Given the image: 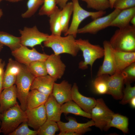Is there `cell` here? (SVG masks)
<instances>
[{"mask_svg":"<svg viewBox=\"0 0 135 135\" xmlns=\"http://www.w3.org/2000/svg\"><path fill=\"white\" fill-rule=\"evenodd\" d=\"M4 73L0 75V96L2 90V78Z\"/></svg>","mask_w":135,"mask_h":135,"instance_id":"cell-42","label":"cell"},{"mask_svg":"<svg viewBox=\"0 0 135 135\" xmlns=\"http://www.w3.org/2000/svg\"><path fill=\"white\" fill-rule=\"evenodd\" d=\"M2 0H0V2L2 1ZM3 12L2 10L0 9V19L3 15Z\"/></svg>","mask_w":135,"mask_h":135,"instance_id":"cell-47","label":"cell"},{"mask_svg":"<svg viewBox=\"0 0 135 135\" xmlns=\"http://www.w3.org/2000/svg\"><path fill=\"white\" fill-rule=\"evenodd\" d=\"M26 121L21 124L9 135H36L37 130L30 129Z\"/></svg>","mask_w":135,"mask_h":135,"instance_id":"cell-36","label":"cell"},{"mask_svg":"<svg viewBox=\"0 0 135 135\" xmlns=\"http://www.w3.org/2000/svg\"><path fill=\"white\" fill-rule=\"evenodd\" d=\"M110 3V8H113V6L114 2L116 0H108Z\"/></svg>","mask_w":135,"mask_h":135,"instance_id":"cell-45","label":"cell"},{"mask_svg":"<svg viewBox=\"0 0 135 135\" xmlns=\"http://www.w3.org/2000/svg\"><path fill=\"white\" fill-rule=\"evenodd\" d=\"M45 63L48 75L56 80L61 78L64 73L66 66L60 55L54 54L49 55Z\"/></svg>","mask_w":135,"mask_h":135,"instance_id":"cell-14","label":"cell"},{"mask_svg":"<svg viewBox=\"0 0 135 135\" xmlns=\"http://www.w3.org/2000/svg\"><path fill=\"white\" fill-rule=\"evenodd\" d=\"M58 135H79L78 134L70 131L60 132Z\"/></svg>","mask_w":135,"mask_h":135,"instance_id":"cell-41","label":"cell"},{"mask_svg":"<svg viewBox=\"0 0 135 135\" xmlns=\"http://www.w3.org/2000/svg\"><path fill=\"white\" fill-rule=\"evenodd\" d=\"M75 38L71 35L63 37L51 34L44 44L45 47L51 48L56 55L66 53L75 56L80 50Z\"/></svg>","mask_w":135,"mask_h":135,"instance_id":"cell-1","label":"cell"},{"mask_svg":"<svg viewBox=\"0 0 135 135\" xmlns=\"http://www.w3.org/2000/svg\"><path fill=\"white\" fill-rule=\"evenodd\" d=\"M19 31L21 35V44L32 48L41 45L46 40L49 35L40 31L36 26L31 28L25 27L23 30H20Z\"/></svg>","mask_w":135,"mask_h":135,"instance_id":"cell-10","label":"cell"},{"mask_svg":"<svg viewBox=\"0 0 135 135\" xmlns=\"http://www.w3.org/2000/svg\"><path fill=\"white\" fill-rule=\"evenodd\" d=\"M103 46L104 50V60L98 72L97 76L104 74L112 75L116 72L114 50L109 41H104Z\"/></svg>","mask_w":135,"mask_h":135,"instance_id":"cell-11","label":"cell"},{"mask_svg":"<svg viewBox=\"0 0 135 135\" xmlns=\"http://www.w3.org/2000/svg\"><path fill=\"white\" fill-rule=\"evenodd\" d=\"M0 133L9 135L21 124L26 122L25 111L18 103L16 105L0 113Z\"/></svg>","mask_w":135,"mask_h":135,"instance_id":"cell-3","label":"cell"},{"mask_svg":"<svg viewBox=\"0 0 135 135\" xmlns=\"http://www.w3.org/2000/svg\"><path fill=\"white\" fill-rule=\"evenodd\" d=\"M71 96L72 100L83 110L91 114L96 103V100L94 98L82 95L79 92L78 87L76 83H74L72 86Z\"/></svg>","mask_w":135,"mask_h":135,"instance_id":"cell-17","label":"cell"},{"mask_svg":"<svg viewBox=\"0 0 135 135\" xmlns=\"http://www.w3.org/2000/svg\"><path fill=\"white\" fill-rule=\"evenodd\" d=\"M0 43L8 46L12 51L17 48L21 45L20 37L2 31H0Z\"/></svg>","mask_w":135,"mask_h":135,"instance_id":"cell-29","label":"cell"},{"mask_svg":"<svg viewBox=\"0 0 135 135\" xmlns=\"http://www.w3.org/2000/svg\"><path fill=\"white\" fill-rule=\"evenodd\" d=\"M6 1L12 2H17L23 0H5Z\"/></svg>","mask_w":135,"mask_h":135,"instance_id":"cell-46","label":"cell"},{"mask_svg":"<svg viewBox=\"0 0 135 135\" xmlns=\"http://www.w3.org/2000/svg\"><path fill=\"white\" fill-rule=\"evenodd\" d=\"M135 7V0H116L113 8L122 10Z\"/></svg>","mask_w":135,"mask_h":135,"instance_id":"cell-39","label":"cell"},{"mask_svg":"<svg viewBox=\"0 0 135 135\" xmlns=\"http://www.w3.org/2000/svg\"><path fill=\"white\" fill-rule=\"evenodd\" d=\"M73 5L72 17V22L65 36L72 35L76 38L78 34L79 26L84 20L90 17L94 20L102 16L106 13V11L89 12L83 8L80 5L78 0H72Z\"/></svg>","mask_w":135,"mask_h":135,"instance_id":"cell-6","label":"cell"},{"mask_svg":"<svg viewBox=\"0 0 135 135\" xmlns=\"http://www.w3.org/2000/svg\"><path fill=\"white\" fill-rule=\"evenodd\" d=\"M135 16V7L122 10L112 21L110 26L118 28L126 27L129 25L132 18Z\"/></svg>","mask_w":135,"mask_h":135,"instance_id":"cell-23","label":"cell"},{"mask_svg":"<svg viewBox=\"0 0 135 135\" xmlns=\"http://www.w3.org/2000/svg\"><path fill=\"white\" fill-rule=\"evenodd\" d=\"M130 83H125L126 87L124 91V95L120 102L122 104L129 103L130 100L135 97V86H132Z\"/></svg>","mask_w":135,"mask_h":135,"instance_id":"cell-37","label":"cell"},{"mask_svg":"<svg viewBox=\"0 0 135 135\" xmlns=\"http://www.w3.org/2000/svg\"><path fill=\"white\" fill-rule=\"evenodd\" d=\"M67 118L68 120L67 122L60 121L57 122L60 132L70 131L81 135L90 130V127L95 126L92 120L86 123H80L72 117L69 116Z\"/></svg>","mask_w":135,"mask_h":135,"instance_id":"cell-13","label":"cell"},{"mask_svg":"<svg viewBox=\"0 0 135 135\" xmlns=\"http://www.w3.org/2000/svg\"><path fill=\"white\" fill-rule=\"evenodd\" d=\"M47 120L56 122L60 120L62 113L61 105L56 100L52 93L48 96L44 104Z\"/></svg>","mask_w":135,"mask_h":135,"instance_id":"cell-21","label":"cell"},{"mask_svg":"<svg viewBox=\"0 0 135 135\" xmlns=\"http://www.w3.org/2000/svg\"><path fill=\"white\" fill-rule=\"evenodd\" d=\"M124 76V83H130L135 79V62L124 68L122 72Z\"/></svg>","mask_w":135,"mask_h":135,"instance_id":"cell-38","label":"cell"},{"mask_svg":"<svg viewBox=\"0 0 135 135\" xmlns=\"http://www.w3.org/2000/svg\"><path fill=\"white\" fill-rule=\"evenodd\" d=\"M26 66L30 72L35 77L44 76L48 74L45 61H34Z\"/></svg>","mask_w":135,"mask_h":135,"instance_id":"cell-31","label":"cell"},{"mask_svg":"<svg viewBox=\"0 0 135 135\" xmlns=\"http://www.w3.org/2000/svg\"><path fill=\"white\" fill-rule=\"evenodd\" d=\"M76 42L80 50L82 52L84 59L79 64L80 68L86 69L88 65L92 68L96 60L103 57L104 49L100 45L92 44L88 40L79 38L76 40Z\"/></svg>","mask_w":135,"mask_h":135,"instance_id":"cell-5","label":"cell"},{"mask_svg":"<svg viewBox=\"0 0 135 135\" xmlns=\"http://www.w3.org/2000/svg\"><path fill=\"white\" fill-rule=\"evenodd\" d=\"M44 0H28L27 3V10L22 14L24 18H29L33 15L40 7L43 4Z\"/></svg>","mask_w":135,"mask_h":135,"instance_id":"cell-34","label":"cell"},{"mask_svg":"<svg viewBox=\"0 0 135 135\" xmlns=\"http://www.w3.org/2000/svg\"><path fill=\"white\" fill-rule=\"evenodd\" d=\"M72 87L71 84L65 80L60 83L55 82L52 94L58 102L62 105L66 102L72 100Z\"/></svg>","mask_w":135,"mask_h":135,"instance_id":"cell-16","label":"cell"},{"mask_svg":"<svg viewBox=\"0 0 135 135\" xmlns=\"http://www.w3.org/2000/svg\"><path fill=\"white\" fill-rule=\"evenodd\" d=\"M114 114L107 106L103 99L100 98L96 100L95 105L92 109L91 118L95 126L102 130L109 123Z\"/></svg>","mask_w":135,"mask_h":135,"instance_id":"cell-7","label":"cell"},{"mask_svg":"<svg viewBox=\"0 0 135 135\" xmlns=\"http://www.w3.org/2000/svg\"><path fill=\"white\" fill-rule=\"evenodd\" d=\"M4 46V45L0 43V52L2 48Z\"/></svg>","mask_w":135,"mask_h":135,"instance_id":"cell-48","label":"cell"},{"mask_svg":"<svg viewBox=\"0 0 135 135\" xmlns=\"http://www.w3.org/2000/svg\"><path fill=\"white\" fill-rule=\"evenodd\" d=\"M108 74L97 76L93 82V86L96 92L100 94H107L108 90L107 77Z\"/></svg>","mask_w":135,"mask_h":135,"instance_id":"cell-32","label":"cell"},{"mask_svg":"<svg viewBox=\"0 0 135 135\" xmlns=\"http://www.w3.org/2000/svg\"><path fill=\"white\" fill-rule=\"evenodd\" d=\"M59 130L57 122L47 120L37 131V135H54Z\"/></svg>","mask_w":135,"mask_h":135,"instance_id":"cell-30","label":"cell"},{"mask_svg":"<svg viewBox=\"0 0 135 135\" xmlns=\"http://www.w3.org/2000/svg\"><path fill=\"white\" fill-rule=\"evenodd\" d=\"M1 120H0V126H1Z\"/></svg>","mask_w":135,"mask_h":135,"instance_id":"cell-49","label":"cell"},{"mask_svg":"<svg viewBox=\"0 0 135 135\" xmlns=\"http://www.w3.org/2000/svg\"><path fill=\"white\" fill-rule=\"evenodd\" d=\"M129 102L132 108H135V97L132 98Z\"/></svg>","mask_w":135,"mask_h":135,"instance_id":"cell-43","label":"cell"},{"mask_svg":"<svg viewBox=\"0 0 135 135\" xmlns=\"http://www.w3.org/2000/svg\"><path fill=\"white\" fill-rule=\"evenodd\" d=\"M86 2L87 7L96 11H104L110 8L108 0H80Z\"/></svg>","mask_w":135,"mask_h":135,"instance_id":"cell-33","label":"cell"},{"mask_svg":"<svg viewBox=\"0 0 135 135\" xmlns=\"http://www.w3.org/2000/svg\"><path fill=\"white\" fill-rule=\"evenodd\" d=\"M25 111L28 124L34 130H37L47 120L44 104Z\"/></svg>","mask_w":135,"mask_h":135,"instance_id":"cell-12","label":"cell"},{"mask_svg":"<svg viewBox=\"0 0 135 135\" xmlns=\"http://www.w3.org/2000/svg\"><path fill=\"white\" fill-rule=\"evenodd\" d=\"M56 5V0H44L38 14L40 16L46 15L49 16L55 10L57 6Z\"/></svg>","mask_w":135,"mask_h":135,"instance_id":"cell-35","label":"cell"},{"mask_svg":"<svg viewBox=\"0 0 135 135\" xmlns=\"http://www.w3.org/2000/svg\"><path fill=\"white\" fill-rule=\"evenodd\" d=\"M49 96L36 90H31L27 101V109H30L44 104Z\"/></svg>","mask_w":135,"mask_h":135,"instance_id":"cell-24","label":"cell"},{"mask_svg":"<svg viewBox=\"0 0 135 135\" xmlns=\"http://www.w3.org/2000/svg\"><path fill=\"white\" fill-rule=\"evenodd\" d=\"M21 64L17 61L10 58L2 78V90L10 87L15 84L16 77L20 69Z\"/></svg>","mask_w":135,"mask_h":135,"instance_id":"cell-18","label":"cell"},{"mask_svg":"<svg viewBox=\"0 0 135 135\" xmlns=\"http://www.w3.org/2000/svg\"><path fill=\"white\" fill-rule=\"evenodd\" d=\"M73 5L72 2H67L61 9L60 21L62 33L64 34L69 28V24L72 14Z\"/></svg>","mask_w":135,"mask_h":135,"instance_id":"cell-27","label":"cell"},{"mask_svg":"<svg viewBox=\"0 0 135 135\" xmlns=\"http://www.w3.org/2000/svg\"><path fill=\"white\" fill-rule=\"evenodd\" d=\"M56 80L48 74L36 77L32 83L30 90H36L49 96L52 93L54 84Z\"/></svg>","mask_w":135,"mask_h":135,"instance_id":"cell-20","label":"cell"},{"mask_svg":"<svg viewBox=\"0 0 135 135\" xmlns=\"http://www.w3.org/2000/svg\"><path fill=\"white\" fill-rule=\"evenodd\" d=\"M68 0H56L57 5L62 9L67 3Z\"/></svg>","mask_w":135,"mask_h":135,"instance_id":"cell-40","label":"cell"},{"mask_svg":"<svg viewBox=\"0 0 135 135\" xmlns=\"http://www.w3.org/2000/svg\"><path fill=\"white\" fill-rule=\"evenodd\" d=\"M109 41L115 50L135 52V26L130 25L118 28L115 31Z\"/></svg>","mask_w":135,"mask_h":135,"instance_id":"cell-2","label":"cell"},{"mask_svg":"<svg viewBox=\"0 0 135 135\" xmlns=\"http://www.w3.org/2000/svg\"><path fill=\"white\" fill-rule=\"evenodd\" d=\"M61 111L66 114L71 113L89 118H91V114L83 110L72 100L65 103L61 105Z\"/></svg>","mask_w":135,"mask_h":135,"instance_id":"cell-26","label":"cell"},{"mask_svg":"<svg viewBox=\"0 0 135 135\" xmlns=\"http://www.w3.org/2000/svg\"><path fill=\"white\" fill-rule=\"evenodd\" d=\"M121 10L115 9L113 12L106 16L93 20L84 27L78 28V34H96L99 31L109 26L111 23Z\"/></svg>","mask_w":135,"mask_h":135,"instance_id":"cell-9","label":"cell"},{"mask_svg":"<svg viewBox=\"0 0 135 135\" xmlns=\"http://www.w3.org/2000/svg\"><path fill=\"white\" fill-rule=\"evenodd\" d=\"M130 23L132 24V25L135 26V16L133 17L131 19Z\"/></svg>","mask_w":135,"mask_h":135,"instance_id":"cell-44","label":"cell"},{"mask_svg":"<svg viewBox=\"0 0 135 135\" xmlns=\"http://www.w3.org/2000/svg\"><path fill=\"white\" fill-rule=\"evenodd\" d=\"M61 9L57 6L49 16V23L52 34L61 36L62 33L60 21Z\"/></svg>","mask_w":135,"mask_h":135,"instance_id":"cell-28","label":"cell"},{"mask_svg":"<svg viewBox=\"0 0 135 135\" xmlns=\"http://www.w3.org/2000/svg\"><path fill=\"white\" fill-rule=\"evenodd\" d=\"M3 90L0 96V113L14 106L18 103L16 84Z\"/></svg>","mask_w":135,"mask_h":135,"instance_id":"cell-19","label":"cell"},{"mask_svg":"<svg viewBox=\"0 0 135 135\" xmlns=\"http://www.w3.org/2000/svg\"><path fill=\"white\" fill-rule=\"evenodd\" d=\"M12 54L17 62L26 66L36 61H45L49 55L38 52L34 48L32 49L22 44L12 51Z\"/></svg>","mask_w":135,"mask_h":135,"instance_id":"cell-8","label":"cell"},{"mask_svg":"<svg viewBox=\"0 0 135 135\" xmlns=\"http://www.w3.org/2000/svg\"><path fill=\"white\" fill-rule=\"evenodd\" d=\"M128 119L126 116L118 114H115L108 124L104 128L107 131L111 127H114L121 130L124 133H127L128 130Z\"/></svg>","mask_w":135,"mask_h":135,"instance_id":"cell-25","label":"cell"},{"mask_svg":"<svg viewBox=\"0 0 135 135\" xmlns=\"http://www.w3.org/2000/svg\"><path fill=\"white\" fill-rule=\"evenodd\" d=\"M124 78L121 72H116L107 77L108 90L107 94L112 95L115 99H122L123 96L122 90Z\"/></svg>","mask_w":135,"mask_h":135,"instance_id":"cell-15","label":"cell"},{"mask_svg":"<svg viewBox=\"0 0 135 135\" xmlns=\"http://www.w3.org/2000/svg\"><path fill=\"white\" fill-rule=\"evenodd\" d=\"M114 50L115 72H121L126 68L135 62V52H124Z\"/></svg>","mask_w":135,"mask_h":135,"instance_id":"cell-22","label":"cell"},{"mask_svg":"<svg viewBox=\"0 0 135 135\" xmlns=\"http://www.w3.org/2000/svg\"><path fill=\"white\" fill-rule=\"evenodd\" d=\"M35 77L29 71L26 66L21 64L20 72L16 82L17 98L20 106L24 111L27 109V101L31 87Z\"/></svg>","mask_w":135,"mask_h":135,"instance_id":"cell-4","label":"cell"}]
</instances>
